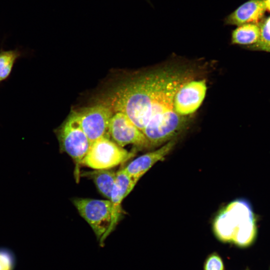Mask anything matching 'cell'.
Segmentation results:
<instances>
[{
	"instance_id": "obj_1",
	"label": "cell",
	"mask_w": 270,
	"mask_h": 270,
	"mask_svg": "<svg viewBox=\"0 0 270 270\" xmlns=\"http://www.w3.org/2000/svg\"><path fill=\"white\" fill-rule=\"evenodd\" d=\"M193 68L172 65L160 86L152 102L148 122L142 130L150 148L161 146L174 138L187 124L186 116L178 114L174 108V100L178 89L195 78Z\"/></svg>"
},
{
	"instance_id": "obj_2",
	"label": "cell",
	"mask_w": 270,
	"mask_h": 270,
	"mask_svg": "<svg viewBox=\"0 0 270 270\" xmlns=\"http://www.w3.org/2000/svg\"><path fill=\"white\" fill-rule=\"evenodd\" d=\"M213 229L217 238L223 242H233L241 247L250 245L256 234L250 204L244 200L230 203L217 216Z\"/></svg>"
},
{
	"instance_id": "obj_3",
	"label": "cell",
	"mask_w": 270,
	"mask_h": 270,
	"mask_svg": "<svg viewBox=\"0 0 270 270\" xmlns=\"http://www.w3.org/2000/svg\"><path fill=\"white\" fill-rule=\"evenodd\" d=\"M60 150L66 152L74 163V176L76 182L80 177V168L90 142L70 113L57 131Z\"/></svg>"
},
{
	"instance_id": "obj_4",
	"label": "cell",
	"mask_w": 270,
	"mask_h": 270,
	"mask_svg": "<svg viewBox=\"0 0 270 270\" xmlns=\"http://www.w3.org/2000/svg\"><path fill=\"white\" fill-rule=\"evenodd\" d=\"M134 152L128 151L104 136L90 144L82 164L93 170L111 169L130 159Z\"/></svg>"
},
{
	"instance_id": "obj_5",
	"label": "cell",
	"mask_w": 270,
	"mask_h": 270,
	"mask_svg": "<svg viewBox=\"0 0 270 270\" xmlns=\"http://www.w3.org/2000/svg\"><path fill=\"white\" fill-rule=\"evenodd\" d=\"M72 203L80 215L92 230L100 242L111 221L112 205L109 200L75 198Z\"/></svg>"
},
{
	"instance_id": "obj_6",
	"label": "cell",
	"mask_w": 270,
	"mask_h": 270,
	"mask_svg": "<svg viewBox=\"0 0 270 270\" xmlns=\"http://www.w3.org/2000/svg\"><path fill=\"white\" fill-rule=\"evenodd\" d=\"M70 113L90 144L102 137H109L108 126L114 112L106 105L100 103Z\"/></svg>"
},
{
	"instance_id": "obj_7",
	"label": "cell",
	"mask_w": 270,
	"mask_h": 270,
	"mask_svg": "<svg viewBox=\"0 0 270 270\" xmlns=\"http://www.w3.org/2000/svg\"><path fill=\"white\" fill-rule=\"evenodd\" d=\"M108 136L122 147L133 144L138 148H148L150 144L142 132L124 114L116 112L109 123Z\"/></svg>"
},
{
	"instance_id": "obj_8",
	"label": "cell",
	"mask_w": 270,
	"mask_h": 270,
	"mask_svg": "<svg viewBox=\"0 0 270 270\" xmlns=\"http://www.w3.org/2000/svg\"><path fill=\"white\" fill-rule=\"evenodd\" d=\"M206 90L204 80L194 78L186 82L178 89L174 96V111L182 116L194 113L202 103Z\"/></svg>"
},
{
	"instance_id": "obj_9",
	"label": "cell",
	"mask_w": 270,
	"mask_h": 270,
	"mask_svg": "<svg viewBox=\"0 0 270 270\" xmlns=\"http://www.w3.org/2000/svg\"><path fill=\"white\" fill-rule=\"evenodd\" d=\"M138 182L132 179L123 168L116 172V180L110 200L112 205L111 221L110 226L100 242L103 246L106 238L116 228L122 214V203L133 190Z\"/></svg>"
},
{
	"instance_id": "obj_10",
	"label": "cell",
	"mask_w": 270,
	"mask_h": 270,
	"mask_svg": "<svg viewBox=\"0 0 270 270\" xmlns=\"http://www.w3.org/2000/svg\"><path fill=\"white\" fill-rule=\"evenodd\" d=\"M175 144L176 140L173 138L160 148L136 158L124 169L132 179L138 182L154 164L164 160Z\"/></svg>"
},
{
	"instance_id": "obj_11",
	"label": "cell",
	"mask_w": 270,
	"mask_h": 270,
	"mask_svg": "<svg viewBox=\"0 0 270 270\" xmlns=\"http://www.w3.org/2000/svg\"><path fill=\"white\" fill-rule=\"evenodd\" d=\"M266 10L265 0H250L226 16L224 20V24L236 26L258 24Z\"/></svg>"
},
{
	"instance_id": "obj_12",
	"label": "cell",
	"mask_w": 270,
	"mask_h": 270,
	"mask_svg": "<svg viewBox=\"0 0 270 270\" xmlns=\"http://www.w3.org/2000/svg\"><path fill=\"white\" fill-rule=\"evenodd\" d=\"M82 176L92 180L98 192L110 200L116 180V172L110 169L94 170L80 173V176Z\"/></svg>"
},
{
	"instance_id": "obj_13",
	"label": "cell",
	"mask_w": 270,
	"mask_h": 270,
	"mask_svg": "<svg viewBox=\"0 0 270 270\" xmlns=\"http://www.w3.org/2000/svg\"><path fill=\"white\" fill-rule=\"evenodd\" d=\"M260 27L258 24H247L237 26L232 30L231 42L233 44L248 47L256 44L260 37Z\"/></svg>"
},
{
	"instance_id": "obj_14",
	"label": "cell",
	"mask_w": 270,
	"mask_h": 270,
	"mask_svg": "<svg viewBox=\"0 0 270 270\" xmlns=\"http://www.w3.org/2000/svg\"><path fill=\"white\" fill-rule=\"evenodd\" d=\"M20 56V52L18 49L0 51V82L9 76L14 64Z\"/></svg>"
},
{
	"instance_id": "obj_15",
	"label": "cell",
	"mask_w": 270,
	"mask_h": 270,
	"mask_svg": "<svg viewBox=\"0 0 270 270\" xmlns=\"http://www.w3.org/2000/svg\"><path fill=\"white\" fill-rule=\"evenodd\" d=\"M260 34L258 42L246 48L270 52V16L259 23Z\"/></svg>"
},
{
	"instance_id": "obj_16",
	"label": "cell",
	"mask_w": 270,
	"mask_h": 270,
	"mask_svg": "<svg viewBox=\"0 0 270 270\" xmlns=\"http://www.w3.org/2000/svg\"><path fill=\"white\" fill-rule=\"evenodd\" d=\"M16 264L14 253L8 248H0V270H14Z\"/></svg>"
},
{
	"instance_id": "obj_17",
	"label": "cell",
	"mask_w": 270,
	"mask_h": 270,
	"mask_svg": "<svg viewBox=\"0 0 270 270\" xmlns=\"http://www.w3.org/2000/svg\"><path fill=\"white\" fill-rule=\"evenodd\" d=\"M204 270H224V262L220 256L216 252L210 254L204 262Z\"/></svg>"
},
{
	"instance_id": "obj_18",
	"label": "cell",
	"mask_w": 270,
	"mask_h": 270,
	"mask_svg": "<svg viewBox=\"0 0 270 270\" xmlns=\"http://www.w3.org/2000/svg\"><path fill=\"white\" fill-rule=\"evenodd\" d=\"M266 10L270 12V0H265Z\"/></svg>"
}]
</instances>
